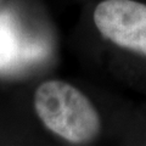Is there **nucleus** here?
<instances>
[{
  "label": "nucleus",
  "mask_w": 146,
  "mask_h": 146,
  "mask_svg": "<svg viewBox=\"0 0 146 146\" xmlns=\"http://www.w3.org/2000/svg\"><path fill=\"white\" fill-rule=\"evenodd\" d=\"M35 110L46 128L71 143L93 140L100 130V118L79 90L60 80L42 84L35 93Z\"/></svg>",
  "instance_id": "nucleus-1"
},
{
  "label": "nucleus",
  "mask_w": 146,
  "mask_h": 146,
  "mask_svg": "<svg viewBox=\"0 0 146 146\" xmlns=\"http://www.w3.org/2000/svg\"><path fill=\"white\" fill-rule=\"evenodd\" d=\"M94 21L105 38L118 46L146 55V5L134 0H105Z\"/></svg>",
  "instance_id": "nucleus-2"
},
{
  "label": "nucleus",
  "mask_w": 146,
  "mask_h": 146,
  "mask_svg": "<svg viewBox=\"0 0 146 146\" xmlns=\"http://www.w3.org/2000/svg\"><path fill=\"white\" fill-rule=\"evenodd\" d=\"M46 52L45 43L26 36L11 13H0V72H12L39 62Z\"/></svg>",
  "instance_id": "nucleus-3"
}]
</instances>
